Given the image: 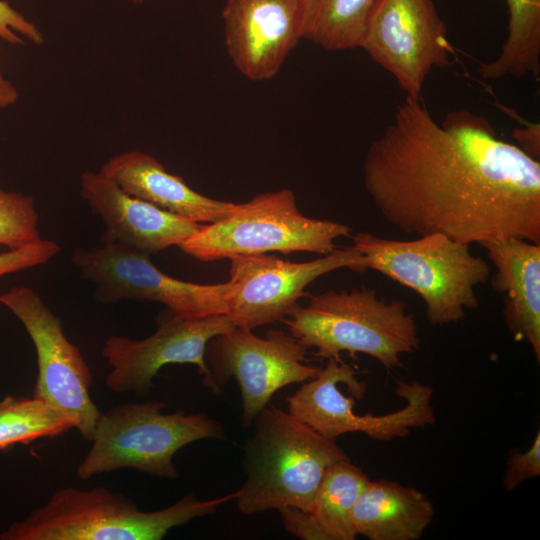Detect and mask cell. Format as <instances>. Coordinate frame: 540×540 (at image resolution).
<instances>
[{"instance_id": "cell-1", "label": "cell", "mask_w": 540, "mask_h": 540, "mask_svg": "<svg viewBox=\"0 0 540 540\" xmlns=\"http://www.w3.org/2000/svg\"><path fill=\"white\" fill-rule=\"evenodd\" d=\"M363 180L382 217L405 234L540 244L539 160L469 110L439 123L421 98L406 97L368 147Z\"/></svg>"}, {"instance_id": "cell-2", "label": "cell", "mask_w": 540, "mask_h": 540, "mask_svg": "<svg viewBox=\"0 0 540 540\" xmlns=\"http://www.w3.org/2000/svg\"><path fill=\"white\" fill-rule=\"evenodd\" d=\"M252 425L244 449L246 478L235 491L238 510L244 515L284 507L309 511L327 469L347 455L335 440L274 406L265 407Z\"/></svg>"}, {"instance_id": "cell-3", "label": "cell", "mask_w": 540, "mask_h": 540, "mask_svg": "<svg viewBox=\"0 0 540 540\" xmlns=\"http://www.w3.org/2000/svg\"><path fill=\"white\" fill-rule=\"evenodd\" d=\"M235 492L200 500L186 494L155 511H142L130 499L98 486L56 490L42 506L13 522L1 540H160L178 526L215 513Z\"/></svg>"}, {"instance_id": "cell-4", "label": "cell", "mask_w": 540, "mask_h": 540, "mask_svg": "<svg viewBox=\"0 0 540 540\" xmlns=\"http://www.w3.org/2000/svg\"><path fill=\"white\" fill-rule=\"evenodd\" d=\"M289 333L322 359L342 352L363 353L385 368L402 366L405 354L418 350L420 337L406 303L378 297L370 288L330 290L295 304L281 320Z\"/></svg>"}, {"instance_id": "cell-5", "label": "cell", "mask_w": 540, "mask_h": 540, "mask_svg": "<svg viewBox=\"0 0 540 540\" xmlns=\"http://www.w3.org/2000/svg\"><path fill=\"white\" fill-rule=\"evenodd\" d=\"M352 246L363 255L364 269H372L415 291L426 305L432 325L463 320L478 307L476 287L490 278V267L470 251V245L441 233L413 240L387 239L357 232Z\"/></svg>"}, {"instance_id": "cell-6", "label": "cell", "mask_w": 540, "mask_h": 540, "mask_svg": "<svg viewBox=\"0 0 540 540\" xmlns=\"http://www.w3.org/2000/svg\"><path fill=\"white\" fill-rule=\"evenodd\" d=\"M157 400L130 402L101 413L92 445L76 469L88 480L123 468L165 479L179 476L173 458L186 445L203 439L225 440L220 422L205 413H163Z\"/></svg>"}, {"instance_id": "cell-7", "label": "cell", "mask_w": 540, "mask_h": 540, "mask_svg": "<svg viewBox=\"0 0 540 540\" xmlns=\"http://www.w3.org/2000/svg\"><path fill=\"white\" fill-rule=\"evenodd\" d=\"M350 232L345 224L304 216L294 192L283 188L238 204L227 217L201 225L178 247L203 262L268 252L326 255L336 249L335 240Z\"/></svg>"}, {"instance_id": "cell-8", "label": "cell", "mask_w": 540, "mask_h": 540, "mask_svg": "<svg viewBox=\"0 0 540 540\" xmlns=\"http://www.w3.org/2000/svg\"><path fill=\"white\" fill-rule=\"evenodd\" d=\"M355 376L356 371L341 359H327L315 377L287 397L288 412L331 440L363 433L377 441H390L435 423L433 389L418 381L397 382L395 393L405 400L404 407L383 415L355 413L353 397H346L338 388L339 383H345L356 398H361L365 385Z\"/></svg>"}, {"instance_id": "cell-9", "label": "cell", "mask_w": 540, "mask_h": 540, "mask_svg": "<svg viewBox=\"0 0 540 540\" xmlns=\"http://www.w3.org/2000/svg\"><path fill=\"white\" fill-rule=\"evenodd\" d=\"M0 304L23 324L37 357L32 396L45 401L91 441L101 415L90 396L93 373L79 348L67 338L62 320L28 286L0 293Z\"/></svg>"}, {"instance_id": "cell-10", "label": "cell", "mask_w": 540, "mask_h": 540, "mask_svg": "<svg viewBox=\"0 0 540 540\" xmlns=\"http://www.w3.org/2000/svg\"><path fill=\"white\" fill-rule=\"evenodd\" d=\"M308 349L290 333L269 330L265 338L235 327L211 339L205 352L208 376L203 385L215 394L230 378L239 385L242 423L249 427L278 390L315 377L306 364Z\"/></svg>"}, {"instance_id": "cell-11", "label": "cell", "mask_w": 540, "mask_h": 540, "mask_svg": "<svg viewBox=\"0 0 540 540\" xmlns=\"http://www.w3.org/2000/svg\"><path fill=\"white\" fill-rule=\"evenodd\" d=\"M71 261L95 286V297L104 303L153 301L185 319L228 311L229 281L203 285L176 279L155 267L150 255L117 243H103L92 249L77 246Z\"/></svg>"}, {"instance_id": "cell-12", "label": "cell", "mask_w": 540, "mask_h": 540, "mask_svg": "<svg viewBox=\"0 0 540 540\" xmlns=\"http://www.w3.org/2000/svg\"><path fill=\"white\" fill-rule=\"evenodd\" d=\"M406 97L420 99L427 76L454 49L433 0H375L360 45Z\"/></svg>"}, {"instance_id": "cell-13", "label": "cell", "mask_w": 540, "mask_h": 540, "mask_svg": "<svg viewBox=\"0 0 540 540\" xmlns=\"http://www.w3.org/2000/svg\"><path fill=\"white\" fill-rule=\"evenodd\" d=\"M230 260L229 315L237 327H256L282 320L305 288L319 277L348 268L365 271L363 255L353 246L306 262H291L275 255L236 256Z\"/></svg>"}, {"instance_id": "cell-14", "label": "cell", "mask_w": 540, "mask_h": 540, "mask_svg": "<svg viewBox=\"0 0 540 540\" xmlns=\"http://www.w3.org/2000/svg\"><path fill=\"white\" fill-rule=\"evenodd\" d=\"M236 327L227 314L185 319L165 309L157 317V329L143 339L112 335L104 343L102 355L110 365L105 384L116 394L134 393L145 397L153 379L168 364H193L204 381L207 345L214 337Z\"/></svg>"}, {"instance_id": "cell-15", "label": "cell", "mask_w": 540, "mask_h": 540, "mask_svg": "<svg viewBox=\"0 0 540 540\" xmlns=\"http://www.w3.org/2000/svg\"><path fill=\"white\" fill-rule=\"evenodd\" d=\"M221 15L227 53L251 81L273 78L303 39L302 0H225Z\"/></svg>"}, {"instance_id": "cell-16", "label": "cell", "mask_w": 540, "mask_h": 540, "mask_svg": "<svg viewBox=\"0 0 540 540\" xmlns=\"http://www.w3.org/2000/svg\"><path fill=\"white\" fill-rule=\"evenodd\" d=\"M80 195L104 222L103 243H117L148 255L179 246L201 227L127 194L100 170L82 172Z\"/></svg>"}, {"instance_id": "cell-17", "label": "cell", "mask_w": 540, "mask_h": 540, "mask_svg": "<svg viewBox=\"0 0 540 540\" xmlns=\"http://www.w3.org/2000/svg\"><path fill=\"white\" fill-rule=\"evenodd\" d=\"M100 171L127 194L199 224L217 222L238 206L198 193L182 177L169 173L157 159L141 151L117 154Z\"/></svg>"}, {"instance_id": "cell-18", "label": "cell", "mask_w": 540, "mask_h": 540, "mask_svg": "<svg viewBox=\"0 0 540 540\" xmlns=\"http://www.w3.org/2000/svg\"><path fill=\"white\" fill-rule=\"evenodd\" d=\"M496 268L493 289L504 296L503 316L517 340L527 341L540 362V244L519 238L482 243Z\"/></svg>"}, {"instance_id": "cell-19", "label": "cell", "mask_w": 540, "mask_h": 540, "mask_svg": "<svg viewBox=\"0 0 540 540\" xmlns=\"http://www.w3.org/2000/svg\"><path fill=\"white\" fill-rule=\"evenodd\" d=\"M369 481L348 458L334 463L325 472L309 511L279 510L285 529L303 540H354L352 509Z\"/></svg>"}, {"instance_id": "cell-20", "label": "cell", "mask_w": 540, "mask_h": 540, "mask_svg": "<svg viewBox=\"0 0 540 540\" xmlns=\"http://www.w3.org/2000/svg\"><path fill=\"white\" fill-rule=\"evenodd\" d=\"M434 507L420 490L388 480H370L352 509L357 535L370 540H418Z\"/></svg>"}, {"instance_id": "cell-21", "label": "cell", "mask_w": 540, "mask_h": 540, "mask_svg": "<svg viewBox=\"0 0 540 540\" xmlns=\"http://www.w3.org/2000/svg\"><path fill=\"white\" fill-rule=\"evenodd\" d=\"M508 7V35L498 57L481 62L483 79L540 75V0H505Z\"/></svg>"}, {"instance_id": "cell-22", "label": "cell", "mask_w": 540, "mask_h": 540, "mask_svg": "<svg viewBox=\"0 0 540 540\" xmlns=\"http://www.w3.org/2000/svg\"><path fill=\"white\" fill-rule=\"evenodd\" d=\"M375 0H302L303 39L328 51L361 45Z\"/></svg>"}, {"instance_id": "cell-23", "label": "cell", "mask_w": 540, "mask_h": 540, "mask_svg": "<svg viewBox=\"0 0 540 540\" xmlns=\"http://www.w3.org/2000/svg\"><path fill=\"white\" fill-rule=\"evenodd\" d=\"M70 429L71 422L41 399L8 395L0 400V450L58 437Z\"/></svg>"}, {"instance_id": "cell-24", "label": "cell", "mask_w": 540, "mask_h": 540, "mask_svg": "<svg viewBox=\"0 0 540 540\" xmlns=\"http://www.w3.org/2000/svg\"><path fill=\"white\" fill-rule=\"evenodd\" d=\"M40 239L39 216L34 199L0 187V245L18 249Z\"/></svg>"}, {"instance_id": "cell-25", "label": "cell", "mask_w": 540, "mask_h": 540, "mask_svg": "<svg viewBox=\"0 0 540 540\" xmlns=\"http://www.w3.org/2000/svg\"><path fill=\"white\" fill-rule=\"evenodd\" d=\"M61 251L55 241H39L18 249H8L0 253V278L4 275L23 271L46 264Z\"/></svg>"}, {"instance_id": "cell-26", "label": "cell", "mask_w": 540, "mask_h": 540, "mask_svg": "<svg viewBox=\"0 0 540 540\" xmlns=\"http://www.w3.org/2000/svg\"><path fill=\"white\" fill-rule=\"evenodd\" d=\"M540 475V431L524 452L512 450L506 464L502 485L505 490H514L525 480Z\"/></svg>"}, {"instance_id": "cell-27", "label": "cell", "mask_w": 540, "mask_h": 540, "mask_svg": "<svg viewBox=\"0 0 540 540\" xmlns=\"http://www.w3.org/2000/svg\"><path fill=\"white\" fill-rule=\"evenodd\" d=\"M24 38L35 45H42L45 41L43 33L33 22L8 2L0 0V39L12 45H22L25 44Z\"/></svg>"}, {"instance_id": "cell-28", "label": "cell", "mask_w": 540, "mask_h": 540, "mask_svg": "<svg viewBox=\"0 0 540 540\" xmlns=\"http://www.w3.org/2000/svg\"><path fill=\"white\" fill-rule=\"evenodd\" d=\"M514 137L519 140L520 148L531 157L539 160L540 141L539 125H530L527 129H520L514 133Z\"/></svg>"}, {"instance_id": "cell-29", "label": "cell", "mask_w": 540, "mask_h": 540, "mask_svg": "<svg viewBox=\"0 0 540 540\" xmlns=\"http://www.w3.org/2000/svg\"><path fill=\"white\" fill-rule=\"evenodd\" d=\"M19 92L14 84L0 71V108H7L17 102Z\"/></svg>"}, {"instance_id": "cell-30", "label": "cell", "mask_w": 540, "mask_h": 540, "mask_svg": "<svg viewBox=\"0 0 540 540\" xmlns=\"http://www.w3.org/2000/svg\"><path fill=\"white\" fill-rule=\"evenodd\" d=\"M128 1L133 2V3H141V2H143L145 0H128Z\"/></svg>"}]
</instances>
